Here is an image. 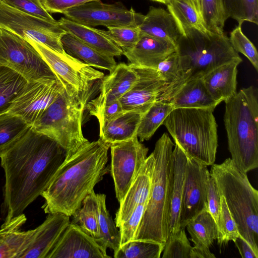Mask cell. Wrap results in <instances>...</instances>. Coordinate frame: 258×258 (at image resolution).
<instances>
[{
    "label": "cell",
    "instance_id": "1",
    "mask_svg": "<svg viewBox=\"0 0 258 258\" xmlns=\"http://www.w3.org/2000/svg\"><path fill=\"white\" fill-rule=\"evenodd\" d=\"M66 158L65 150L56 141L31 127L0 154L5 177L3 224L23 214L41 195Z\"/></svg>",
    "mask_w": 258,
    "mask_h": 258
},
{
    "label": "cell",
    "instance_id": "2",
    "mask_svg": "<svg viewBox=\"0 0 258 258\" xmlns=\"http://www.w3.org/2000/svg\"><path fill=\"white\" fill-rule=\"evenodd\" d=\"M110 144L101 139L90 142L65 160L41 196L46 214L61 213L69 217L109 172L107 165Z\"/></svg>",
    "mask_w": 258,
    "mask_h": 258
},
{
    "label": "cell",
    "instance_id": "3",
    "mask_svg": "<svg viewBox=\"0 0 258 258\" xmlns=\"http://www.w3.org/2000/svg\"><path fill=\"white\" fill-rule=\"evenodd\" d=\"M176 52L179 60L177 78L172 86L160 94L157 101L167 102L183 84L202 78L223 64L242 61L224 32L205 34L196 30L189 31L178 39Z\"/></svg>",
    "mask_w": 258,
    "mask_h": 258
},
{
    "label": "cell",
    "instance_id": "4",
    "mask_svg": "<svg viewBox=\"0 0 258 258\" xmlns=\"http://www.w3.org/2000/svg\"><path fill=\"white\" fill-rule=\"evenodd\" d=\"M174 146V144L166 133L155 144L152 152L155 159L152 187L135 240L165 244L169 235Z\"/></svg>",
    "mask_w": 258,
    "mask_h": 258
},
{
    "label": "cell",
    "instance_id": "5",
    "mask_svg": "<svg viewBox=\"0 0 258 258\" xmlns=\"http://www.w3.org/2000/svg\"><path fill=\"white\" fill-rule=\"evenodd\" d=\"M224 122L231 159L247 173L258 167V91L244 88L224 101Z\"/></svg>",
    "mask_w": 258,
    "mask_h": 258
},
{
    "label": "cell",
    "instance_id": "6",
    "mask_svg": "<svg viewBox=\"0 0 258 258\" xmlns=\"http://www.w3.org/2000/svg\"><path fill=\"white\" fill-rule=\"evenodd\" d=\"M210 173L220 196L225 200L240 235L258 254V191L251 184L247 173L230 158L212 164Z\"/></svg>",
    "mask_w": 258,
    "mask_h": 258
},
{
    "label": "cell",
    "instance_id": "7",
    "mask_svg": "<svg viewBox=\"0 0 258 258\" xmlns=\"http://www.w3.org/2000/svg\"><path fill=\"white\" fill-rule=\"evenodd\" d=\"M214 110L174 108L163 123L187 156L207 166L215 163L218 146Z\"/></svg>",
    "mask_w": 258,
    "mask_h": 258
},
{
    "label": "cell",
    "instance_id": "8",
    "mask_svg": "<svg viewBox=\"0 0 258 258\" xmlns=\"http://www.w3.org/2000/svg\"><path fill=\"white\" fill-rule=\"evenodd\" d=\"M90 95L73 97L64 90L31 126L56 141L66 151L65 160L90 143L82 128L83 113Z\"/></svg>",
    "mask_w": 258,
    "mask_h": 258
},
{
    "label": "cell",
    "instance_id": "9",
    "mask_svg": "<svg viewBox=\"0 0 258 258\" xmlns=\"http://www.w3.org/2000/svg\"><path fill=\"white\" fill-rule=\"evenodd\" d=\"M0 65L15 71L28 82L57 79L49 65L28 40L1 28Z\"/></svg>",
    "mask_w": 258,
    "mask_h": 258
},
{
    "label": "cell",
    "instance_id": "10",
    "mask_svg": "<svg viewBox=\"0 0 258 258\" xmlns=\"http://www.w3.org/2000/svg\"><path fill=\"white\" fill-rule=\"evenodd\" d=\"M28 41L52 69L67 94L72 97L80 98L89 94L93 83L104 76L102 72L67 53L61 54L43 44Z\"/></svg>",
    "mask_w": 258,
    "mask_h": 258
},
{
    "label": "cell",
    "instance_id": "11",
    "mask_svg": "<svg viewBox=\"0 0 258 258\" xmlns=\"http://www.w3.org/2000/svg\"><path fill=\"white\" fill-rule=\"evenodd\" d=\"M0 28L43 44L60 54H66L60 41L66 31L58 21H50L30 15L0 0Z\"/></svg>",
    "mask_w": 258,
    "mask_h": 258
},
{
    "label": "cell",
    "instance_id": "12",
    "mask_svg": "<svg viewBox=\"0 0 258 258\" xmlns=\"http://www.w3.org/2000/svg\"><path fill=\"white\" fill-rule=\"evenodd\" d=\"M110 148L109 172L119 204L147 158L149 149L137 136L126 141L112 143Z\"/></svg>",
    "mask_w": 258,
    "mask_h": 258
},
{
    "label": "cell",
    "instance_id": "13",
    "mask_svg": "<svg viewBox=\"0 0 258 258\" xmlns=\"http://www.w3.org/2000/svg\"><path fill=\"white\" fill-rule=\"evenodd\" d=\"M62 14L66 18L82 25L107 28L139 26L144 16L133 8L127 9L119 2L106 4L101 0L76 6L67 10Z\"/></svg>",
    "mask_w": 258,
    "mask_h": 258
},
{
    "label": "cell",
    "instance_id": "14",
    "mask_svg": "<svg viewBox=\"0 0 258 258\" xmlns=\"http://www.w3.org/2000/svg\"><path fill=\"white\" fill-rule=\"evenodd\" d=\"M64 90L57 79L28 82L8 112L20 116L31 126Z\"/></svg>",
    "mask_w": 258,
    "mask_h": 258
},
{
    "label": "cell",
    "instance_id": "15",
    "mask_svg": "<svg viewBox=\"0 0 258 258\" xmlns=\"http://www.w3.org/2000/svg\"><path fill=\"white\" fill-rule=\"evenodd\" d=\"M207 166L187 156L185 178L180 214V228L207 208Z\"/></svg>",
    "mask_w": 258,
    "mask_h": 258
},
{
    "label": "cell",
    "instance_id": "16",
    "mask_svg": "<svg viewBox=\"0 0 258 258\" xmlns=\"http://www.w3.org/2000/svg\"><path fill=\"white\" fill-rule=\"evenodd\" d=\"M107 248L101 239L70 222L47 258H110Z\"/></svg>",
    "mask_w": 258,
    "mask_h": 258
},
{
    "label": "cell",
    "instance_id": "17",
    "mask_svg": "<svg viewBox=\"0 0 258 258\" xmlns=\"http://www.w3.org/2000/svg\"><path fill=\"white\" fill-rule=\"evenodd\" d=\"M131 66L137 72L138 78L119 101L124 111L136 110L145 113L157 100L165 83L156 70Z\"/></svg>",
    "mask_w": 258,
    "mask_h": 258
},
{
    "label": "cell",
    "instance_id": "18",
    "mask_svg": "<svg viewBox=\"0 0 258 258\" xmlns=\"http://www.w3.org/2000/svg\"><path fill=\"white\" fill-rule=\"evenodd\" d=\"M70 217L61 213L48 214L34 229L31 241L20 258H47L70 223Z\"/></svg>",
    "mask_w": 258,
    "mask_h": 258
},
{
    "label": "cell",
    "instance_id": "19",
    "mask_svg": "<svg viewBox=\"0 0 258 258\" xmlns=\"http://www.w3.org/2000/svg\"><path fill=\"white\" fill-rule=\"evenodd\" d=\"M155 159L152 153L147 156L131 184L115 214V222L118 228L127 220L139 205L148 202L153 183Z\"/></svg>",
    "mask_w": 258,
    "mask_h": 258
},
{
    "label": "cell",
    "instance_id": "20",
    "mask_svg": "<svg viewBox=\"0 0 258 258\" xmlns=\"http://www.w3.org/2000/svg\"><path fill=\"white\" fill-rule=\"evenodd\" d=\"M138 78L137 72L130 64L120 63L102 79L100 94L87 103L88 111L119 100L133 86Z\"/></svg>",
    "mask_w": 258,
    "mask_h": 258
},
{
    "label": "cell",
    "instance_id": "21",
    "mask_svg": "<svg viewBox=\"0 0 258 258\" xmlns=\"http://www.w3.org/2000/svg\"><path fill=\"white\" fill-rule=\"evenodd\" d=\"M175 51L176 46L170 41L141 34L135 46L123 55L133 66L156 70L162 61Z\"/></svg>",
    "mask_w": 258,
    "mask_h": 258
},
{
    "label": "cell",
    "instance_id": "22",
    "mask_svg": "<svg viewBox=\"0 0 258 258\" xmlns=\"http://www.w3.org/2000/svg\"><path fill=\"white\" fill-rule=\"evenodd\" d=\"M138 26L141 34L170 41L175 46L181 36L172 15L161 8L150 7Z\"/></svg>",
    "mask_w": 258,
    "mask_h": 258
},
{
    "label": "cell",
    "instance_id": "23",
    "mask_svg": "<svg viewBox=\"0 0 258 258\" xmlns=\"http://www.w3.org/2000/svg\"><path fill=\"white\" fill-rule=\"evenodd\" d=\"M239 64L235 61L223 64L202 78L207 91L216 101L220 103L237 93L236 77Z\"/></svg>",
    "mask_w": 258,
    "mask_h": 258
},
{
    "label": "cell",
    "instance_id": "24",
    "mask_svg": "<svg viewBox=\"0 0 258 258\" xmlns=\"http://www.w3.org/2000/svg\"><path fill=\"white\" fill-rule=\"evenodd\" d=\"M26 220L23 213L9 223L2 224L0 229V258H20L35 230H21Z\"/></svg>",
    "mask_w": 258,
    "mask_h": 258
},
{
    "label": "cell",
    "instance_id": "25",
    "mask_svg": "<svg viewBox=\"0 0 258 258\" xmlns=\"http://www.w3.org/2000/svg\"><path fill=\"white\" fill-rule=\"evenodd\" d=\"M60 41L67 54L92 67L111 72L116 66L114 57L94 49L69 33L66 32L60 37Z\"/></svg>",
    "mask_w": 258,
    "mask_h": 258
},
{
    "label": "cell",
    "instance_id": "26",
    "mask_svg": "<svg viewBox=\"0 0 258 258\" xmlns=\"http://www.w3.org/2000/svg\"><path fill=\"white\" fill-rule=\"evenodd\" d=\"M144 114L136 110L123 111L99 126V138L110 145L133 138L137 136L138 128Z\"/></svg>",
    "mask_w": 258,
    "mask_h": 258
},
{
    "label": "cell",
    "instance_id": "27",
    "mask_svg": "<svg viewBox=\"0 0 258 258\" xmlns=\"http://www.w3.org/2000/svg\"><path fill=\"white\" fill-rule=\"evenodd\" d=\"M167 102L177 108H212L220 103L207 91L202 78L190 81L181 86Z\"/></svg>",
    "mask_w": 258,
    "mask_h": 258
},
{
    "label": "cell",
    "instance_id": "28",
    "mask_svg": "<svg viewBox=\"0 0 258 258\" xmlns=\"http://www.w3.org/2000/svg\"><path fill=\"white\" fill-rule=\"evenodd\" d=\"M58 22L66 32L73 35L94 49L113 57L123 54L122 50L100 33L98 29L76 23L65 17L61 18Z\"/></svg>",
    "mask_w": 258,
    "mask_h": 258
},
{
    "label": "cell",
    "instance_id": "29",
    "mask_svg": "<svg viewBox=\"0 0 258 258\" xmlns=\"http://www.w3.org/2000/svg\"><path fill=\"white\" fill-rule=\"evenodd\" d=\"M173 181L171 206L170 232L180 229V214L184 187L187 156L182 149L175 144L172 151Z\"/></svg>",
    "mask_w": 258,
    "mask_h": 258
},
{
    "label": "cell",
    "instance_id": "30",
    "mask_svg": "<svg viewBox=\"0 0 258 258\" xmlns=\"http://www.w3.org/2000/svg\"><path fill=\"white\" fill-rule=\"evenodd\" d=\"M167 11L172 15L180 31L185 33L196 30L203 34H212L206 27L197 11L186 0H170Z\"/></svg>",
    "mask_w": 258,
    "mask_h": 258
},
{
    "label": "cell",
    "instance_id": "31",
    "mask_svg": "<svg viewBox=\"0 0 258 258\" xmlns=\"http://www.w3.org/2000/svg\"><path fill=\"white\" fill-rule=\"evenodd\" d=\"M186 227L195 245L210 248L217 238V225L207 208L191 220Z\"/></svg>",
    "mask_w": 258,
    "mask_h": 258
},
{
    "label": "cell",
    "instance_id": "32",
    "mask_svg": "<svg viewBox=\"0 0 258 258\" xmlns=\"http://www.w3.org/2000/svg\"><path fill=\"white\" fill-rule=\"evenodd\" d=\"M27 82L17 72L0 65V115L8 112Z\"/></svg>",
    "mask_w": 258,
    "mask_h": 258
},
{
    "label": "cell",
    "instance_id": "33",
    "mask_svg": "<svg viewBox=\"0 0 258 258\" xmlns=\"http://www.w3.org/2000/svg\"><path fill=\"white\" fill-rule=\"evenodd\" d=\"M174 109L169 102L155 101L141 118L137 132L139 141L141 142L149 140Z\"/></svg>",
    "mask_w": 258,
    "mask_h": 258
},
{
    "label": "cell",
    "instance_id": "34",
    "mask_svg": "<svg viewBox=\"0 0 258 258\" xmlns=\"http://www.w3.org/2000/svg\"><path fill=\"white\" fill-rule=\"evenodd\" d=\"M97 217L99 230V237L107 248L113 250L115 253L120 247V235L115 222L113 220L107 209L106 195L97 194Z\"/></svg>",
    "mask_w": 258,
    "mask_h": 258
},
{
    "label": "cell",
    "instance_id": "35",
    "mask_svg": "<svg viewBox=\"0 0 258 258\" xmlns=\"http://www.w3.org/2000/svg\"><path fill=\"white\" fill-rule=\"evenodd\" d=\"M71 222L79 226L92 237L98 239L97 194L93 190L84 199L81 207L74 213Z\"/></svg>",
    "mask_w": 258,
    "mask_h": 258
},
{
    "label": "cell",
    "instance_id": "36",
    "mask_svg": "<svg viewBox=\"0 0 258 258\" xmlns=\"http://www.w3.org/2000/svg\"><path fill=\"white\" fill-rule=\"evenodd\" d=\"M31 127L22 117L7 112L0 115V154L6 150Z\"/></svg>",
    "mask_w": 258,
    "mask_h": 258
},
{
    "label": "cell",
    "instance_id": "37",
    "mask_svg": "<svg viewBox=\"0 0 258 258\" xmlns=\"http://www.w3.org/2000/svg\"><path fill=\"white\" fill-rule=\"evenodd\" d=\"M164 244L133 240L120 246L114 253L115 258H160Z\"/></svg>",
    "mask_w": 258,
    "mask_h": 258
},
{
    "label": "cell",
    "instance_id": "38",
    "mask_svg": "<svg viewBox=\"0 0 258 258\" xmlns=\"http://www.w3.org/2000/svg\"><path fill=\"white\" fill-rule=\"evenodd\" d=\"M228 18L236 20L238 25L244 22L258 24V0H222Z\"/></svg>",
    "mask_w": 258,
    "mask_h": 258
},
{
    "label": "cell",
    "instance_id": "39",
    "mask_svg": "<svg viewBox=\"0 0 258 258\" xmlns=\"http://www.w3.org/2000/svg\"><path fill=\"white\" fill-rule=\"evenodd\" d=\"M201 17L207 28L211 32L221 34L228 19L222 0H202Z\"/></svg>",
    "mask_w": 258,
    "mask_h": 258
},
{
    "label": "cell",
    "instance_id": "40",
    "mask_svg": "<svg viewBox=\"0 0 258 258\" xmlns=\"http://www.w3.org/2000/svg\"><path fill=\"white\" fill-rule=\"evenodd\" d=\"M98 31L119 47L122 52L132 48L141 36L138 26H124L107 28Z\"/></svg>",
    "mask_w": 258,
    "mask_h": 258
},
{
    "label": "cell",
    "instance_id": "41",
    "mask_svg": "<svg viewBox=\"0 0 258 258\" xmlns=\"http://www.w3.org/2000/svg\"><path fill=\"white\" fill-rule=\"evenodd\" d=\"M192 246L184 228L170 232L164 244L162 258H189Z\"/></svg>",
    "mask_w": 258,
    "mask_h": 258
},
{
    "label": "cell",
    "instance_id": "42",
    "mask_svg": "<svg viewBox=\"0 0 258 258\" xmlns=\"http://www.w3.org/2000/svg\"><path fill=\"white\" fill-rule=\"evenodd\" d=\"M221 197V208L217 224V239L220 246L226 245L229 241L234 242L240 235L237 225L230 213L223 196Z\"/></svg>",
    "mask_w": 258,
    "mask_h": 258
},
{
    "label": "cell",
    "instance_id": "43",
    "mask_svg": "<svg viewBox=\"0 0 258 258\" xmlns=\"http://www.w3.org/2000/svg\"><path fill=\"white\" fill-rule=\"evenodd\" d=\"M230 43L234 50L248 58L256 71H258V53L255 46L244 34L241 26L238 25L230 34Z\"/></svg>",
    "mask_w": 258,
    "mask_h": 258
},
{
    "label": "cell",
    "instance_id": "44",
    "mask_svg": "<svg viewBox=\"0 0 258 258\" xmlns=\"http://www.w3.org/2000/svg\"><path fill=\"white\" fill-rule=\"evenodd\" d=\"M147 203L138 205L129 218L118 227L120 235V246L135 239Z\"/></svg>",
    "mask_w": 258,
    "mask_h": 258
},
{
    "label": "cell",
    "instance_id": "45",
    "mask_svg": "<svg viewBox=\"0 0 258 258\" xmlns=\"http://www.w3.org/2000/svg\"><path fill=\"white\" fill-rule=\"evenodd\" d=\"M178 69L179 60L176 51L170 54L158 64L156 70L165 83L164 87L161 94L175 82L178 75Z\"/></svg>",
    "mask_w": 258,
    "mask_h": 258
},
{
    "label": "cell",
    "instance_id": "46",
    "mask_svg": "<svg viewBox=\"0 0 258 258\" xmlns=\"http://www.w3.org/2000/svg\"><path fill=\"white\" fill-rule=\"evenodd\" d=\"M8 5L30 15L50 21H56L40 0H2Z\"/></svg>",
    "mask_w": 258,
    "mask_h": 258
},
{
    "label": "cell",
    "instance_id": "47",
    "mask_svg": "<svg viewBox=\"0 0 258 258\" xmlns=\"http://www.w3.org/2000/svg\"><path fill=\"white\" fill-rule=\"evenodd\" d=\"M207 200L208 210L217 225L220 212L221 197L216 182L210 173L207 186Z\"/></svg>",
    "mask_w": 258,
    "mask_h": 258
},
{
    "label": "cell",
    "instance_id": "48",
    "mask_svg": "<svg viewBox=\"0 0 258 258\" xmlns=\"http://www.w3.org/2000/svg\"><path fill=\"white\" fill-rule=\"evenodd\" d=\"M119 100L89 111L90 115L95 116L99 123V126L104 123L115 118L123 112Z\"/></svg>",
    "mask_w": 258,
    "mask_h": 258
},
{
    "label": "cell",
    "instance_id": "49",
    "mask_svg": "<svg viewBox=\"0 0 258 258\" xmlns=\"http://www.w3.org/2000/svg\"><path fill=\"white\" fill-rule=\"evenodd\" d=\"M97 0H40L44 8L50 14H62L67 10Z\"/></svg>",
    "mask_w": 258,
    "mask_h": 258
},
{
    "label": "cell",
    "instance_id": "50",
    "mask_svg": "<svg viewBox=\"0 0 258 258\" xmlns=\"http://www.w3.org/2000/svg\"><path fill=\"white\" fill-rule=\"evenodd\" d=\"M242 258H258L248 243L239 235L234 242Z\"/></svg>",
    "mask_w": 258,
    "mask_h": 258
},
{
    "label": "cell",
    "instance_id": "51",
    "mask_svg": "<svg viewBox=\"0 0 258 258\" xmlns=\"http://www.w3.org/2000/svg\"><path fill=\"white\" fill-rule=\"evenodd\" d=\"M214 253L211 252L210 248L203 246L195 245L192 246L189 258H215Z\"/></svg>",
    "mask_w": 258,
    "mask_h": 258
},
{
    "label": "cell",
    "instance_id": "52",
    "mask_svg": "<svg viewBox=\"0 0 258 258\" xmlns=\"http://www.w3.org/2000/svg\"><path fill=\"white\" fill-rule=\"evenodd\" d=\"M197 11L201 17V1L202 0H186ZM202 18V17H201Z\"/></svg>",
    "mask_w": 258,
    "mask_h": 258
},
{
    "label": "cell",
    "instance_id": "53",
    "mask_svg": "<svg viewBox=\"0 0 258 258\" xmlns=\"http://www.w3.org/2000/svg\"><path fill=\"white\" fill-rule=\"evenodd\" d=\"M151 1L166 5L169 2L170 0H151Z\"/></svg>",
    "mask_w": 258,
    "mask_h": 258
}]
</instances>
